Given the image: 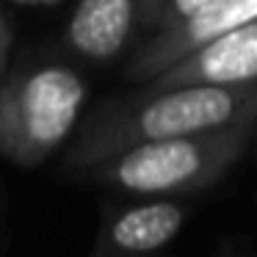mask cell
<instances>
[{"label":"cell","mask_w":257,"mask_h":257,"mask_svg":"<svg viewBox=\"0 0 257 257\" xmlns=\"http://www.w3.org/2000/svg\"><path fill=\"white\" fill-rule=\"evenodd\" d=\"M254 141H257V127H254Z\"/></svg>","instance_id":"cell-12"},{"label":"cell","mask_w":257,"mask_h":257,"mask_svg":"<svg viewBox=\"0 0 257 257\" xmlns=\"http://www.w3.org/2000/svg\"><path fill=\"white\" fill-rule=\"evenodd\" d=\"M14 6H25V9H56L64 0H9Z\"/></svg>","instance_id":"cell-10"},{"label":"cell","mask_w":257,"mask_h":257,"mask_svg":"<svg viewBox=\"0 0 257 257\" xmlns=\"http://www.w3.org/2000/svg\"><path fill=\"white\" fill-rule=\"evenodd\" d=\"M163 0H78L64 42L91 64L116 61L141 34H152Z\"/></svg>","instance_id":"cell-5"},{"label":"cell","mask_w":257,"mask_h":257,"mask_svg":"<svg viewBox=\"0 0 257 257\" xmlns=\"http://www.w3.org/2000/svg\"><path fill=\"white\" fill-rule=\"evenodd\" d=\"M257 119L122 150L78 172L127 196H191L216 185L246 155Z\"/></svg>","instance_id":"cell-2"},{"label":"cell","mask_w":257,"mask_h":257,"mask_svg":"<svg viewBox=\"0 0 257 257\" xmlns=\"http://www.w3.org/2000/svg\"><path fill=\"white\" fill-rule=\"evenodd\" d=\"M12 42H14V31L12 23L3 12H0V61H9V53H12Z\"/></svg>","instance_id":"cell-9"},{"label":"cell","mask_w":257,"mask_h":257,"mask_svg":"<svg viewBox=\"0 0 257 257\" xmlns=\"http://www.w3.org/2000/svg\"><path fill=\"white\" fill-rule=\"evenodd\" d=\"M89 86L67 64L0 78V155L20 169L45 163L80 122Z\"/></svg>","instance_id":"cell-3"},{"label":"cell","mask_w":257,"mask_h":257,"mask_svg":"<svg viewBox=\"0 0 257 257\" xmlns=\"http://www.w3.org/2000/svg\"><path fill=\"white\" fill-rule=\"evenodd\" d=\"M246 83H257V20L210 39L150 80L155 89Z\"/></svg>","instance_id":"cell-7"},{"label":"cell","mask_w":257,"mask_h":257,"mask_svg":"<svg viewBox=\"0 0 257 257\" xmlns=\"http://www.w3.org/2000/svg\"><path fill=\"white\" fill-rule=\"evenodd\" d=\"M251 20H257V0H218L172 28L150 34V39L133 50L124 72L136 83H150L163 69L191 56L196 47L240 28Z\"/></svg>","instance_id":"cell-6"},{"label":"cell","mask_w":257,"mask_h":257,"mask_svg":"<svg viewBox=\"0 0 257 257\" xmlns=\"http://www.w3.org/2000/svg\"><path fill=\"white\" fill-rule=\"evenodd\" d=\"M6 64H9V61H0V78L6 75Z\"/></svg>","instance_id":"cell-11"},{"label":"cell","mask_w":257,"mask_h":257,"mask_svg":"<svg viewBox=\"0 0 257 257\" xmlns=\"http://www.w3.org/2000/svg\"><path fill=\"white\" fill-rule=\"evenodd\" d=\"M188 218L183 196H136L102 213L89 257H161Z\"/></svg>","instance_id":"cell-4"},{"label":"cell","mask_w":257,"mask_h":257,"mask_svg":"<svg viewBox=\"0 0 257 257\" xmlns=\"http://www.w3.org/2000/svg\"><path fill=\"white\" fill-rule=\"evenodd\" d=\"M257 119V83L246 86H172L105 100L89 113L72 139L64 169L72 174L122 150L174 136L218 130Z\"/></svg>","instance_id":"cell-1"},{"label":"cell","mask_w":257,"mask_h":257,"mask_svg":"<svg viewBox=\"0 0 257 257\" xmlns=\"http://www.w3.org/2000/svg\"><path fill=\"white\" fill-rule=\"evenodd\" d=\"M213 3H218V0H163V3H161V12H158L155 31H152V34H158V31H166V28H172V25L183 23V20L194 17V14H199L202 9L213 6Z\"/></svg>","instance_id":"cell-8"}]
</instances>
